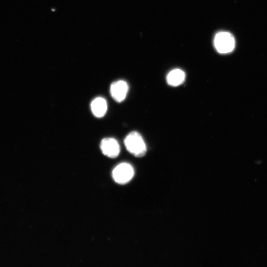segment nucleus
I'll use <instances>...</instances> for the list:
<instances>
[{"mask_svg":"<svg viewBox=\"0 0 267 267\" xmlns=\"http://www.w3.org/2000/svg\"><path fill=\"white\" fill-rule=\"evenodd\" d=\"M127 150L137 157L144 156L146 152L145 143L140 134L133 131L129 133L124 139Z\"/></svg>","mask_w":267,"mask_h":267,"instance_id":"f257e3e1","label":"nucleus"},{"mask_svg":"<svg viewBox=\"0 0 267 267\" xmlns=\"http://www.w3.org/2000/svg\"><path fill=\"white\" fill-rule=\"evenodd\" d=\"M235 41L232 34L227 32H221L216 34L214 45L217 50L221 53H227L233 50Z\"/></svg>","mask_w":267,"mask_h":267,"instance_id":"f03ea898","label":"nucleus"},{"mask_svg":"<svg viewBox=\"0 0 267 267\" xmlns=\"http://www.w3.org/2000/svg\"><path fill=\"white\" fill-rule=\"evenodd\" d=\"M134 175L133 167L127 163L117 165L112 171V177L115 182L123 184L129 182Z\"/></svg>","mask_w":267,"mask_h":267,"instance_id":"7ed1b4c3","label":"nucleus"},{"mask_svg":"<svg viewBox=\"0 0 267 267\" xmlns=\"http://www.w3.org/2000/svg\"><path fill=\"white\" fill-rule=\"evenodd\" d=\"M100 147L102 153L110 158L117 157L120 151L118 141L111 137L103 138L100 142Z\"/></svg>","mask_w":267,"mask_h":267,"instance_id":"20e7f679","label":"nucleus"},{"mask_svg":"<svg viewBox=\"0 0 267 267\" xmlns=\"http://www.w3.org/2000/svg\"><path fill=\"white\" fill-rule=\"evenodd\" d=\"M129 90L126 82L118 80L114 82L110 86V91L112 98L117 102H121L125 100Z\"/></svg>","mask_w":267,"mask_h":267,"instance_id":"39448f33","label":"nucleus"},{"mask_svg":"<svg viewBox=\"0 0 267 267\" xmlns=\"http://www.w3.org/2000/svg\"><path fill=\"white\" fill-rule=\"evenodd\" d=\"M91 110L94 116L97 118L103 117L107 110L106 100L101 97L94 98L90 104Z\"/></svg>","mask_w":267,"mask_h":267,"instance_id":"423d86ee","label":"nucleus"},{"mask_svg":"<svg viewBox=\"0 0 267 267\" xmlns=\"http://www.w3.org/2000/svg\"><path fill=\"white\" fill-rule=\"evenodd\" d=\"M185 78V73L181 69H175L171 71L167 76V82L172 86H178L183 83Z\"/></svg>","mask_w":267,"mask_h":267,"instance_id":"0eeeda50","label":"nucleus"}]
</instances>
